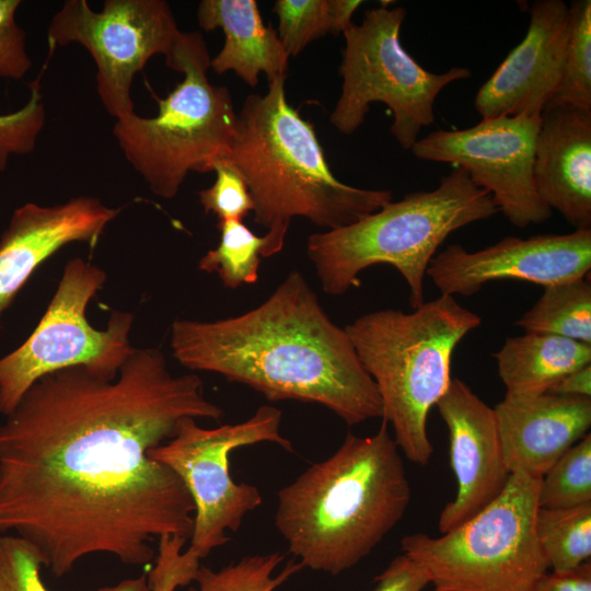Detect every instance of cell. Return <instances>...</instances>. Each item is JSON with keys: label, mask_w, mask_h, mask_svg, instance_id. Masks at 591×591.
<instances>
[{"label": "cell", "mask_w": 591, "mask_h": 591, "mask_svg": "<svg viewBox=\"0 0 591 591\" xmlns=\"http://www.w3.org/2000/svg\"><path fill=\"white\" fill-rule=\"evenodd\" d=\"M222 415L158 348H134L113 380L85 366L42 376L0 425V534L32 543L58 578L91 554L150 564L155 538L189 540L195 508L149 451L185 417Z\"/></svg>", "instance_id": "1"}, {"label": "cell", "mask_w": 591, "mask_h": 591, "mask_svg": "<svg viewBox=\"0 0 591 591\" xmlns=\"http://www.w3.org/2000/svg\"><path fill=\"white\" fill-rule=\"evenodd\" d=\"M171 348L187 369L218 373L268 401L315 403L348 426L382 418L376 386L345 327L328 317L298 270L241 315L174 321Z\"/></svg>", "instance_id": "2"}, {"label": "cell", "mask_w": 591, "mask_h": 591, "mask_svg": "<svg viewBox=\"0 0 591 591\" xmlns=\"http://www.w3.org/2000/svg\"><path fill=\"white\" fill-rule=\"evenodd\" d=\"M412 501L405 465L389 425L347 433L327 459L277 494L275 526L303 567L333 576L367 557Z\"/></svg>", "instance_id": "3"}, {"label": "cell", "mask_w": 591, "mask_h": 591, "mask_svg": "<svg viewBox=\"0 0 591 591\" xmlns=\"http://www.w3.org/2000/svg\"><path fill=\"white\" fill-rule=\"evenodd\" d=\"M286 78L269 81L265 94L245 99L224 159L247 185L255 223L267 230L264 257L282 250L293 218L335 230L393 200L389 189L354 187L333 174L314 125L287 101Z\"/></svg>", "instance_id": "4"}, {"label": "cell", "mask_w": 591, "mask_h": 591, "mask_svg": "<svg viewBox=\"0 0 591 591\" xmlns=\"http://www.w3.org/2000/svg\"><path fill=\"white\" fill-rule=\"evenodd\" d=\"M482 318L454 297L424 302L412 312L384 309L366 313L345 329L372 378L399 451L426 465L433 454L427 420L451 383L457 344Z\"/></svg>", "instance_id": "5"}, {"label": "cell", "mask_w": 591, "mask_h": 591, "mask_svg": "<svg viewBox=\"0 0 591 591\" xmlns=\"http://www.w3.org/2000/svg\"><path fill=\"white\" fill-rule=\"evenodd\" d=\"M498 211L491 195L454 166L432 190L409 193L350 225L311 234L306 254L331 296L359 287V275L370 266L394 267L408 286L414 310L425 302V275L444 240Z\"/></svg>", "instance_id": "6"}, {"label": "cell", "mask_w": 591, "mask_h": 591, "mask_svg": "<svg viewBox=\"0 0 591 591\" xmlns=\"http://www.w3.org/2000/svg\"><path fill=\"white\" fill-rule=\"evenodd\" d=\"M210 55L199 32H182L166 66L183 73L154 117L117 119L113 135L126 160L165 199L176 196L189 172H213L231 149L237 124L230 91L210 82Z\"/></svg>", "instance_id": "7"}, {"label": "cell", "mask_w": 591, "mask_h": 591, "mask_svg": "<svg viewBox=\"0 0 591 591\" xmlns=\"http://www.w3.org/2000/svg\"><path fill=\"white\" fill-rule=\"evenodd\" d=\"M540 482L511 473L497 498L459 526L404 536L403 554L438 591H530L548 570L535 533Z\"/></svg>", "instance_id": "8"}, {"label": "cell", "mask_w": 591, "mask_h": 591, "mask_svg": "<svg viewBox=\"0 0 591 591\" xmlns=\"http://www.w3.org/2000/svg\"><path fill=\"white\" fill-rule=\"evenodd\" d=\"M405 16L403 7L381 5L367 10L360 24L351 23L343 32L341 93L329 121L339 132L352 135L371 104L383 103L393 114L392 136L410 150L420 130L433 123L439 93L472 73L464 67L433 73L419 65L401 44Z\"/></svg>", "instance_id": "9"}, {"label": "cell", "mask_w": 591, "mask_h": 591, "mask_svg": "<svg viewBox=\"0 0 591 591\" xmlns=\"http://www.w3.org/2000/svg\"><path fill=\"white\" fill-rule=\"evenodd\" d=\"M281 412L263 405L244 421L202 428L183 418L175 436L151 449L149 457L172 470L185 485L194 503V524L187 548L202 559L229 542L245 515L257 509L263 496L256 486L235 483L230 475V454L237 448L271 442L293 452L281 433Z\"/></svg>", "instance_id": "10"}, {"label": "cell", "mask_w": 591, "mask_h": 591, "mask_svg": "<svg viewBox=\"0 0 591 591\" xmlns=\"http://www.w3.org/2000/svg\"><path fill=\"white\" fill-rule=\"evenodd\" d=\"M103 269L80 257L70 259L57 290L32 335L0 358V414L9 415L42 376L60 369L85 366L115 379L132 351L130 312L114 311L105 329L90 325L85 312L103 287Z\"/></svg>", "instance_id": "11"}, {"label": "cell", "mask_w": 591, "mask_h": 591, "mask_svg": "<svg viewBox=\"0 0 591 591\" xmlns=\"http://www.w3.org/2000/svg\"><path fill=\"white\" fill-rule=\"evenodd\" d=\"M182 31L164 0H105L101 11L86 0H67L48 25L50 53L56 46L82 45L96 65V90L109 115L135 113L134 77L154 55L172 56Z\"/></svg>", "instance_id": "12"}, {"label": "cell", "mask_w": 591, "mask_h": 591, "mask_svg": "<svg viewBox=\"0 0 591 591\" xmlns=\"http://www.w3.org/2000/svg\"><path fill=\"white\" fill-rule=\"evenodd\" d=\"M540 125L541 118L524 115L482 119L462 130L437 129L410 151L420 160L463 169L512 225L525 228L552 216L533 175Z\"/></svg>", "instance_id": "13"}, {"label": "cell", "mask_w": 591, "mask_h": 591, "mask_svg": "<svg viewBox=\"0 0 591 591\" xmlns=\"http://www.w3.org/2000/svg\"><path fill=\"white\" fill-rule=\"evenodd\" d=\"M591 228L565 234L506 236L468 252L451 244L431 259L427 275L443 296L471 297L496 280L529 281L542 287L590 274Z\"/></svg>", "instance_id": "14"}, {"label": "cell", "mask_w": 591, "mask_h": 591, "mask_svg": "<svg viewBox=\"0 0 591 591\" xmlns=\"http://www.w3.org/2000/svg\"><path fill=\"white\" fill-rule=\"evenodd\" d=\"M569 21V5L563 0H537L531 5L524 38L475 96L474 106L483 119L541 118L561 79Z\"/></svg>", "instance_id": "15"}, {"label": "cell", "mask_w": 591, "mask_h": 591, "mask_svg": "<svg viewBox=\"0 0 591 591\" xmlns=\"http://www.w3.org/2000/svg\"><path fill=\"white\" fill-rule=\"evenodd\" d=\"M436 406L449 430L450 464L456 480L455 497L438 520L442 534L495 500L511 473L505 462L494 408L465 382L452 379Z\"/></svg>", "instance_id": "16"}, {"label": "cell", "mask_w": 591, "mask_h": 591, "mask_svg": "<svg viewBox=\"0 0 591 591\" xmlns=\"http://www.w3.org/2000/svg\"><path fill=\"white\" fill-rule=\"evenodd\" d=\"M119 211L90 196L16 208L0 239V316L44 260L73 242L93 248Z\"/></svg>", "instance_id": "17"}, {"label": "cell", "mask_w": 591, "mask_h": 591, "mask_svg": "<svg viewBox=\"0 0 591 591\" xmlns=\"http://www.w3.org/2000/svg\"><path fill=\"white\" fill-rule=\"evenodd\" d=\"M494 412L510 473L538 478L591 427V397L505 395Z\"/></svg>", "instance_id": "18"}, {"label": "cell", "mask_w": 591, "mask_h": 591, "mask_svg": "<svg viewBox=\"0 0 591 591\" xmlns=\"http://www.w3.org/2000/svg\"><path fill=\"white\" fill-rule=\"evenodd\" d=\"M533 175L551 210L575 229L591 228V112L564 105L542 114Z\"/></svg>", "instance_id": "19"}, {"label": "cell", "mask_w": 591, "mask_h": 591, "mask_svg": "<svg viewBox=\"0 0 591 591\" xmlns=\"http://www.w3.org/2000/svg\"><path fill=\"white\" fill-rule=\"evenodd\" d=\"M197 21L204 31L221 28L224 34L223 47L210 61L216 73L234 71L252 88L260 72L267 82L287 76L289 55L277 31L265 25L255 0H202Z\"/></svg>", "instance_id": "20"}, {"label": "cell", "mask_w": 591, "mask_h": 591, "mask_svg": "<svg viewBox=\"0 0 591 591\" xmlns=\"http://www.w3.org/2000/svg\"><path fill=\"white\" fill-rule=\"evenodd\" d=\"M506 395L548 393L568 373L591 364V345L546 333L506 338L493 354Z\"/></svg>", "instance_id": "21"}, {"label": "cell", "mask_w": 591, "mask_h": 591, "mask_svg": "<svg viewBox=\"0 0 591 591\" xmlns=\"http://www.w3.org/2000/svg\"><path fill=\"white\" fill-rule=\"evenodd\" d=\"M589 275L543 287L540 299L515 325L525 332L553 334L591 345Z\"/></svg>", "instance_id": "22"}, {"label": "cell", "mask_w": 591, "mask_h": 591, "mask_svg": "<svg viewBox=\"0 0 591 591\" xmlns=\"http://www.w3.org/2000/svg\"><path fill=\"white\" fill-rule=\"evenodd\" d=\"M360 0H277L278 37L289 55L298 56L326 34L343 33L351 23Z\"/></svg>", "instance_id": "23"}, {"label": "cell", "mask_w": 591, "mask_h": 591, "mask_svg": "<svg viewBox=\"0 0 591 591\" xmlns=\"http://www.w3.org/2000/svg\"><path fill=\"white\" fill-rule=\"evenodd\" d=\"M535 533L552 571H570L591 557V503L564 509L540 508Z\"/></svg>", "instance_id": "24"}, {"label": "cell", "mask_w": 591, "mask_h": 591, "mask_svg": "<svg viewBox=\"0 0 591 591\" xmlns=\"http://www.w3.org/2000/svg\"><path fill=\"white\" fill-rule=\"evenodd\" d=\"M569 13L561 79L544 112L564 105L591 112V1L573 0Z\"/></svg>", "instance_id": "25"}, {"label": "cell", "mask_w": 591, "mask_h": 591, "mask_svg": "<svg viewBox=\"0 0 591 591\" xmlns=\"http://www.w3.org/2000/svg\"><path fill=\"white\" fill-rule=\"evenodd\" d=\"M220 242L199 260L198 267L217 273L227 288L255 283L266 247L265 236H257L243 220L218 221Z\"/></svg>", "instance_id": "26"}, {"label": "cell", "mask_w": 591, "mask_h": 591, "mask_svg": "<svg viewBox=\"0 0 591 591\" xmlns=\"http://www.w3.org/2000/svg\"><path fill=\"white\" fill-rule=\"evenodd\" d=\"M283 559L282 553L274 552L245 556L219 570L200 566L194 580L196 586L187 591H275L303 568L301 563L290 560L275 575Z\"/></svg>", "instance_id": "27"}, {"label": "cell", "mask_w": 591, "mask_h": 591, "mask_svg": "<svg viewBox=\"0 0 591 591\" xmlns=\"http://www.w3.org/2000/svg\"><path fill=\"white\" fill-rule=\"evenodd\" d=\"M591 503V434L569 448L543 475L538 507L573 508Z\"/></svg>", "instance_id": "28"}, {"label": "cell", "mask_w": 591, "mask_h": 591, "mask_svg": "<svg viewBox=\"0 0 591 591\" xmlns=\"http://www.w3.org/2000/svg\"><path fill=\"white\" fill-rule=\"evenodd\" d=\"M44 559L38 549L14 534H0V591H49L40 570ZM97 591H151L144 573Z\"/></svg>", "instance_id": "29"}, {"label": "cell", "mask_w": 591, "mask_h": 591, "mask_svg": "<svg viewBox=\"0 0 591 591\" xmlns=\"http://www.w3.org/2000/svg\"><path fill=\"white\" fill-rule=\"evenodd\" d=\"M45 107L39 84L31 85V95L20 109L0 115V172L5 171L12 155L33 152L45 125Z\"/></svg>", "instance_id": "30"}, {"label": "cell", "mask_w": 591, "mask_h": 591, "mask_svg": "<svg viewBox=\"0 0 591 591\" xmlns=\"http://www.w3.org/2000/svg\"><path fill=\"white\" fill-rule=\"evenodd\" d=\"M213 172L215 183L199 192V200L205 212L216 215L219 221L243 220L254 208L244 178L225 160L217 162Z\"/></svg>", "instance_id": "31"}, {"label": "cell", "mask_w": 591, "mask_h": 591, "mask_svg": "<svg viewBox=\"0 0 591 591\" xmlns=\"http://www.w3.org/2000/svg\"><path fill=\"white\" fill-rule=\"evenodd\" d=\"M187 540L164 535L159 538L155 564L148 576L151 591H175L178 587L194 582L200 559L187 549L182 552Z\"/></svg>", "instance_id": "32"}, {"label": "cell", "mask_w": 591, "mask_h": 591, "mask_svg": "<svg viewBox=\"0 0 591 591\" xmlns=\"http://www.w3.org/2000/svg\"><path fill=\"white\" fill-rule=\"evenodd\" d=\"M20 0H0V77L20 80L32 67L25 32L15 21Z\"/></svg>", "instance_id": "33"}, {"label": "cell", "mask_w": 591, "mask_h": 591, "mask_svg": "<svg viewBox=\"0 0 591 591\" xmlns=\"http://www.w3.org/2000/svg\"><path fill=\"white\" fill-rule=\"evenodd\" d=\"M374 580L372 591H422L429 584L425 571L404 554L395 557Z\"/></svg>", "instance_id": "34"}, {"label": "cell", "mask_w": 591, "mask_h": 591, "mask_svg": "<svg viewBox=\"0 0 591 591\" xmlns=\"http://www.w3.org/2000/svg\"><path fill=\"white\" fill-rule=\"evenodd\" d=\"M530 591H591V564L565 572H546Z\"/></svg>", "instance_id": "35"}, {"label": "cell", "mask_w": 591, "mask_h": 591, "mask_svg": "<svg viewBox=\"0 0 591 591\" xmlns=\"http://www.w3.org/2000/svg\"><path fill=\"white\" fill-rule=\"evenodd\" d=\"M548 393L572 397H591V364L568 373Z\"/></svg>", "instance_id": "36"}, {"label": "cell", "mask_w": 591, "mask_h": 591, "mask_svg": "<svg viewBox=\"0 0 591 591\" xmlns=\"http://www.w3.org/2000/svg\"><path fill=\"white\" fill-rule=\"evenodd\" d=\"M431 591H438V590H436V589H432Z\"/></svg>", "instance_id": "37"}]
</instances>
